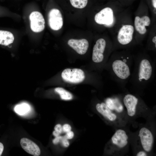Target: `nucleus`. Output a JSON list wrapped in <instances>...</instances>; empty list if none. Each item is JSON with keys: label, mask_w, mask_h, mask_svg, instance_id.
<instances>
[{"label": "nucleus", "mask_w": 156, "mask_h": 156, "mask_svg": "<svg viewBox=\"0 0 156 156\" xmlns=\"http://www.w3.org/2000/svg\"><path fill=\"white\" fill-rule=\"evenodd\" d=\"M74 136V133L72 131H69L66 133V134L64 136L68 140L72 139Z\"/></svg>", "instance_id": "5701e85b"}, {"label": "nucleus", "mask_w": 156, "mask_h": 156, "mask_svg": "<svg viewBox=\"0 0 156 156\" xmlns=\"http://www.w3.org/2000/svg\"><path fill=\"white\" fill-rule=\"evenodd\" d=\"M48 21L51 29L58 31L62 28L63 25V20L60 11L56 8L51 9L48 14Z\"/></svg>", "instance_id": "6e6552de"}, {"label": "nucleus", "mask_w": 156, "mask_h": 156, "mask_svg": "<svg viewBox=\"0 0 156 156\" xmlns=\"http://www.w3.org/2000/svg\"><path fill=\"white\" fill-rule=\"evenodd\" d=\"M113 50V45L111 42L107 43L103 38L99 39L93 47L92 61L96 64L104 63L105 64Z\"/></svg>", "instance_id": "7ed1b4c3"}, {"label": "nucleus", "mask_w": 156, "mask_h": 156, "mask_svg": "<svg viewBox=\"0 0 156 156\" xmlns=\"http://www.w3.org/2000/svg\"><path fill=\"white\" fill-rule=\"evenodd\" d=\"M62 145L65 147H67L69 145V142L68 139L66 138L64 136H62L60 141Z\"/></svg>", "instance_id": "412c9836"}, {"label": "nucleus", "mask_w": 156, "mask_h": 156, "mask_svg": "<svg viewBox=\"0 0 156 156\" xmlns=\"http://www.w3.org/2000/svg\"><path fill=\"white\" fill-rule=\"evenodd\" d=\"M55 130L61 133L63 131L62 127L60 124L56 125L54 127Z\"/></svg>", "instance_id": "b1692460"}, {"label": "nucleus", "mask_w": 156, "mask_h": 156, "mask_svg": "<svg viewBox=\"0 0 156 156\" xmlns=\"http://www.w3.org/2000/svg\"><path fill=\"white\" fill-rule=\"evenodd\" d=\"M55 91L60 95L61 98L65 100H71L73 96L69 92L61 87H57L55 89Z\"/></svg>", "instance_id": "f3484780"}, {"label": "nucleus", "mask_w": 156, "mask_h": 156, "mask_svg": "<svg viewBox=\"0 0 156 156\" xmlns=\"http://www.w3.org/2000/svg\"><path fill=\"white\" fill-rule=\"evenodd\" d=\"M20 142L22 148L28 153L34 156H38L40 154L39 147L29 139L23 138L21 140Z\"/></svg>", "instance_id": "ddd939ff"}, {"label": "nucleus", "mask_w": 156, "mask_h": 156, "mask_svg": "<svg viewBox=\"0 0 156 156\" xmlns=\"http://www.w3.org/2000/svg\"><path fill=\"white\" fill-rule=\"evenodd\" d=\"M61 76L65 81L72 83H81L85 77L84 71L78 68H66L62 72Z\"/></svg>", "instance_id": "39448f33"}, {"label": "nucleus", "mask_w": 156, "mask_h": 156, "mask_svg": "<svg viewBox=\"0 0 156 156\" xmlns=\"http://www.w3.org/2000/svg\"><path fill=\"white\" fill-rule=\"evenodd\" d=\"M30 27L31 30L35 33L42 31L45 27V21L42 14L40 12H32L29 16Z\"/></svg>", "instance_id": "0eeeda50"}, {"label": "nucleus", "mask_w": 156, "mask_h": 156, "mask_svg": "<svg viewBox=\"0 0 156 156\" xmlns=\"http://www.w3.org/2000/svg\"><path fill=\"white\" fill-rule=\"evenodd\" d=\"M134 32V28L132 25H123L119 29L117 36L119 46L125 47L130 44L133 40Z\"/></svg>", "instance_id": "20e7f679"}, {"label": "nucleus", "mask_w": 156, "mask_h": 156, "mask_svg": "<svg viewBox=\"0 0 156 156\" xmlns=\"http://www.w3.org/2000/svg\"><path fill=\"white\" fill-rule=\"evenodd\" d=\"M146 153L144 151H140L137 154V156H147Z\"/></svg>", "instance_id": "a878e982"}, {"label": "nucleus", "mask_w": 156, "mask_h": 156, "mask_svg": "<svg viewBox=\"0 0 156 156\" xmlns=\"http://www.w3.org/2000/svg\"><path fill=\"white\" fill-rule=\"evenodd\" d=\"M138 135L144 149L147 152L150 151L153 142V136L151 132L147 128L143 127L140 129Z\"/></svg>", "instance_id": "1a4fd4ad"}, {"label": "nucleus", "mask_w": 156, "mask_h": 156, "mask_svg": "<svg viewBox=\"0 0 156 156\" xmlns=\"http://www.w3.org/2000/svg\"><path fill=\"white\" fill-rule=\"evenodd\" d=\"M68 44L78 53L81 55L86 53L89 46L88 41L85 39H71L68 41Z\"/></svg>", "instance_id": "9d476101"}, {"label": "nucleus", "mask_w": 156, "mask_h": 156, "mask_svg": "<svg viewBox=\"0 0 156 156\" xmlns=\"http://www.w3.org/2000/svg\"><path fill=\"white\" fill-rule=\"evenodd\" d=\"M97 111L111 121L115 120L116 118V115L111 112L105 103H97L96 106Z\"/></svg>", "instance_id": "2eb2a0df"}, {"label": "nucleus", "mask_w": 156, "mask_h": 156, "mask_svg": "<svg viewBox=\"0 0 156 156\" xmlns=\"http://www.w3.org/2000/svg\"><path fill=\"white\" fill-rule=\"evenodd\" d=\"M71 5L74 8L82 9L87 5L88 0H69Z\"/></svg>", "instance_id": "6ab92c4d"}, {"label": "nucleus", "mask_w": 156, "mask_h": 156, "mask_svg": "<svg viewBox=\"0 0 156 156\" xmlns=\"http://www.w3.org/2000/svg\"><path fill=\"white\" fill-rule=\"evenodd\" d=\"M152 42L154 45L155 47H156V36H154L152 39Z\"/></svg>", "instance_id": "cd10ccee"}, {"label": "nucleus", "mask_w": 156, "mask_h": 156, "mask_svg": "<svg viewBox=\"0 0 156 156\" xmlns=\"http://www.w3.org/2000/svg\"><path fill=\"white\" fill-rule=\"evenodd\" d=\"M114 110L118 113L121 112L123 110V107L119 99L117 98L113 99Z\"/></svg>", "instance_id": "aec40b11"}, {"label": "nucleus", "mask_w": 156, "mask_h": 156, "mask_svg": "<svg viewBox=\"0 0 156 156\" xmlns=\"http://www.w3.org/2000/svg\"><path fill=\"white\" fill-rule=\"evenodd\" d=\"M150 18L147 16H143L141 17L138 16L135 17L134 21L135 29L140 34L143 35L147 31L146 26H148L151 24Z\"/></svg>", "instance_id": "f8f14e48"}, {"label": "nucleus", "mask_w": 156, "mask_h": 156, "mask_svg": "<svg viewBox=\"0 0 156 156\" xmlns=\"http://www.w3.org/2000/svg\"><path fill=\"white\" fill-rule=\"evenodd\" d=\"M123 102L127 109L128 114L130 116H134L135 113L139 99L134 95L128 94L124 97Z\"/></svg>", "instance_id": "9b49d317"}, {"label": "nucleus", "mask_w": 156, "mask_h": 156, "mask_svg": "<svg viewBox=\"0 0 156 156\" xmlns=\"http://www.w3.org/2000/svg\"><path fill=\"white\" fill-rule=\"evenodd\" d=\"M4 146L3 144L0 142V156L1 155L3 150Z\"/></svg>", "instance_id": "bb28decb"}, {"label": "nucleus", "mask_w": 156, "mask_h": 156, "mask_svg": "<svg viewBox=\"0 0 156 156\" xmlns=\"http://www.w3.org/2000/svg\"><path fill=\"white\" fill-rule=\"evenodd\" d=\"M60 134L59 133L55 130L53 131V135L55 137L60 136Z\"/></svg>", "instance_id": "c85d7f7f"}, {"label": "nucleus", "mask_w": 156, "mask_h": 156, "mask_svg": "<svg viewBox=\"0 0 156 156\" xmlns=\"http://www.w3.org/2000/svg\"><path fill=\"white\" fill-rule=\"evenodd\" d=\"M94 20L97 24L109 26L114 21V12L109 7L103 8L95 15Z\"/></svg>", "instance_id": "423d86ee"}, {"label": "nucleus", "mask_w": 156, "mask_h": 156, "mask_svg": "<svg viewBox=\"0 0 156 156\" xmlns=\"http://www.w3.org/2000/svg\"><path fill=\"white\" fill-rule=\"evenodd\" d=\"M152 3L153 7L156 9V0H151Z\"/></svg>", "instance_id": "c756f323"}, {"label": "nucleus", "mask_w": 156, "mask_h": 156, "mask_svg": "<svg viewBox=\"0 0 156 156\" xmlns=\"http://www.w3.org/2000/svg\"><path fill=\"white\" fill-rule=\"evenodd\" d=\"M128 139V137L125 131L120 129L117 130L112 138L113 143L120 148L127 144Z\"/></svg>", "instance_id": "4468645a"}, {"label": "nucleus", "mask_w": 156, "mask_h": 156, "mask_svg": "<svg viewBox=\"0 0 156 156\" xmlns=\"http://www.w3.org/2000/svg\"><path fill=\"white\" fill-rule=\"evenodd\" d=\"M30 109L29 105L26 103H23L18 105L14 108L15 112L18 114L23 115L28 112Z\"/></svg>", "instance_id": "a211bd4d"}, {"label": "nucleus", "mask_w": 156, "mask_h": 156, "mask_svg": "<svg viewBox=\"0 0 156 156\" xmlns=\"http://www.w3.org/2000/svg\"><path fill=\"white\" fill-rule=\"evenodd\" d=\"M13 34L8 31L0 30V44L7 46L12 43L14 40Z\"/></svg>", "instance_id": "dca6fc26"}, {"label": "nucleus", "mask_w": 156, "mask_h": 156, "mask_svg": "<svg viewBox=\"0 0 156 156\" xmlns=\"http://www.w3.org/2000/svg\"><path fill=\"white\" fill-rule=\"evenodd\" d=\"M62 136H59L55 137V138L53 140V143L54 144H58L61 141Z\"/></svg>", "instance_id": "393cba45"}, {"label": "nucleus", "mask_w": 156, "mask_h": 156, "mask_svg": "<svg viewBox=\"0 0 156 156\" xmlns=\"http://www.w3.org/2000/svg\"><path fill=\"white\" fill-rule=\"evenodd\" d=\"M133 68L129 81L134 88L143 90L155 76V63L145 53L133 56Z\"/></svg>", "instance_id": "f03ea898"}, {"label": "nucleus", "mask_w": 156, "mask_h": 156, "mask_svg": "<svg viewBox=\"0 0 156 156\" xmlns=\"http://www.w3.org/2000/svg\"><path fill=\"white\" fill-rule=\"evenodd\" d=\"M133 63V56L126 51L114 52L105 64L112 79L122 88L129 81Z\"/></svg>", "instance_id": "f257e3e1"}, {"label": "nucleus", "mask_w": 156, "mask_h": 156, "mask_svg": "<svg viewBox=\"0 0 156 156\" xmlns=\"http://www.w3.org/2000/svg\"><path fill=\"white\" fill-rule=\"evenodd\" d=\"M71 127L70 126L67 124H65L62 126L63 131L65 133H67L71 131Z\"/></svg>", "instance_id": "4be33fe9"}]
</instances>
